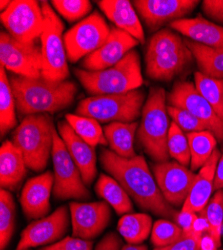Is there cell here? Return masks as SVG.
Masks as SVG:
<instances>
[{
    "instance_id": "cell-1",
    "label": "cell",
    "mask_w": 223,
    "mask_h": 250,
    "mask_svg": "<svg viewBox=\"0 0 223 250\" xmlns=\"http://www.w3.org/2000/svg\"><path fill=\"white\" fill-rule=\"evenodd\" d=\"M99 159L103 169L119 182L141 209L156 216L175 219L178 212L162 195L142 155L123 158L112 150L103 148Z\"/></svg>"
},
{
    "instance_id": "cell-2",
    "label": "cell",
    "mask_w": 223,
    "mask_h": 250,
    "mask_svg": "<svg viewBox=\"0 0 223 250\" xmlns=\"http://www.w3.org/2000/svg\"><path fill=\"white\" fill-rule=\"evenodd\" d=\"M11 87L16 109L21 116L54 113L67 108L74 101L77 86L73 81H52L44 77L27 78L12 75Z\"/></svg>"
},
{
    "instance_id": "cell-3",
    "label": "cell",
    "mask_w": 223,
    "mask_h": 250,
    "mask_svg": "<svg viewBox=\"0 0 223 250\" xmlns=\"http://www.w3.org/2000/svg\"><path fill=\"white\" fill-rule=\"evenodd\" d=\"M192 59L184 39L171 29H161L150 38L146 47V75L158 81H171L184 71Z\"/></svg>"
},
{
    "instance_id": "cell-4",
    "label": "cell",
    "mask_w": 223,
    "mask_h": 250,
    "mask_svg": "<svg viewBox=\"0 0 223 250\" xmlns=\"http://www.w3.org/2000/svg\"><path fill=\"white\" fill-rule=\"evenodd\" d=\"M74 73L81 85L92 96L123 94L139 89L143 84L140 57L134 49L107 69L88 71L79 68Z\"/></svg>"
},
{
    "instance_id": "cell-5",
    "label": "cell",
    "mask_w": 223,
    "mask_h": 250,
    "mask_svg": "<svg viewBox=\"0 0 223 250\" xmlns=\"http://www.w3.org/2000/svg\"><path fill=\"white\" fill-rule=\"evenodd\" d=\"M166 106V92L162 87H152L141 112L137 136L141 146L156 163L170 157L167 139L170 128Z\"/></svg>"
},
{
    "instance_id": "cell-6",
    "label": "cell",
    "mask_w": 223,
    "mask_h": 250,
    "mask_svg": "<svg viewBox=\"0 0 223 250\" xmlns=\"http://www.w3.org/2000/svg\"><path fill=\"white\" fill-rule=\"evenodd\" d=\"M54 123L47 113L23 117L12 133V142L22 153L27 167L35 172L44 171L52 153Z\"/></svg>"
},
{
    "instance_id": "cell-7",
    "label": "cell",
    "mask_w": 223,
    "mask_h": 250,
    "mask_svg": "<svg viewBox=\"0 0 223 250\" xmlns=\"http://www.w3.org/2000/svg\"><path fill=\"white\" fill-rule=\"evenodd\" d=\"M145 92L135 89L123 94L94 95L81 100L75 114L98 122H134L142 112Z\"/></svg>"
},
{
    "instance_id": "cell-8",
    "label": "cell",
    "mask_w": 223,
    "mask_h": 250,
    "mask_svg": "<svg viewBox=\"0 0 223 250\" xmlns=\"http://www.w3.org/2000/svg\"><path fill=\"white\" fill-rule=\"evenodd\" d=\"M41 6L44 14V28L40 37L43 57L42 77L52 81H63L69 76L62 37L64 25L48 2L42 1Z\"/></svg>"
},
{
    "instance_id": "cell-9",
    "label": "cell",
    "mask_w": 223,
    "mask_h": 250,
    "mask_svg": "<svg viewBox=\"0 0 223 250\" xmlns=\"http://www.w3.org/2000/svg\"><path fill=\"white\" fill-rule=\"evenodd\" d=\"M51 157L54 171V197L58 200L90 198V192L81 176L80 170L72 160L58 131L54 132Z\"/></svg>"
},
{
    "instance_id": "cell-10",
    "label": "cell",
    "mask_w": 223,
    "mask_h": 250,
    "mask_svg": "<svg viewBox=\"0 0 223 250\" xmlns=\"http://www.w3.org/2000/svg\"><path fill=\"white\" fill-rule=\"evenodd\" d=\"M0 61L1 65L17 76L39 78L42 76L43 57L41 43L36 41L22 42L8 32L0 35Z\"/></svg>"
},
{
    "instance_id": "cell-11",
    "label": "cell",
    "mask_w": 223,
    "mask_h": 250,
    "mask_svg": "<svg viewBox=\"0 0 223 250\" xmlns=\"http://www.w3.org/2000/svg\"><path fill=\"white\" fill-rule=\"evenodd\" d=\"M110 28L97 11L79 21L63 36L67 59L75 63L102 46L107 40Z\"/></svg>"
},
{
    "instance_id": "cell-12",
    "label": "cell",
    "mask_w": 223,
    "mask_h": 250,
    "mask_svg": "<svg viewBox=\"0 0 223 250\" xmlns=\"http://www.w3.org/2000/svg\"><path fill=\"white\" fill-rule=\"evenodd\" d=\"M1 22L12 37L31 42L41 37L44 28V14L41 2L35 0H13L1 12Z\"/></svg>"
},
{
    "instance_id": "cell-13",
    "label": "cell",
    "mask_w": 223,
    "mask_h": 250,
    "mask_svg": "<svg viewBox=\"0 0 223 250\" xmlns=\"http://www.w3.org/2000/svg\"><path fill=\"white\" fill-rule=\"evenodd\" d=\"M171 106L183 108L203 122L208 131L223 144V121L216 114L207 100L196 89L194 83L178 81L167 97Z\"/></svg>"
},
{
    "instance_id": "cell-14",
    "label": "cell",
    "mask_w": 223,
    "mask_h": 250,
    "mask_svg": "<svg viewBox=\"0 0 223 250\" xmlns=\"http://www.w3.org/2000/svg\"><path fill=\"white\" fill-rule=\"evenodd\" d=\"M68 227V209L64 205L60 206L51 214L32 221L21 232L15 250L51 245L63 238Z\"/></svg>"
},
{
    "instance_id": "cell-15",
    "label": "cell",
    "mask_w": 223,
    "mask_h": 250,
    "mask_svg": "<svg viewBox=\"0 0 223 250\" xmlns=\"http://www.w3.org/2000/svg\"><path fill=\"white\" fill-rule=\"evenodd\" d=\"M153 175L162 195L175 207L184 204L196 176L191 169L176 161L154 164Z\"/></svg>"
},
{
    "instance_id": "cell-16",
    "label": "cell",
    "mask_w": 223,
    "mask_h": 250,
    "mask_svg": "<svg viewBox=\"0 0 223 250\" xmlns=\"http://www.w3.org/2000/svg\"><path fill=\"white\" fill-rule=\"evenodd\" d=\"M69 210L72 235L85 240H92L102 233L111 219L110 205L105 201H73Z\"/></svg>"
},
{
    "instance_id": "cell-17",
    "label": "cell",
    "mask_w": 223,
    "mask_h": 250,
    "mask_svg": "<svg viewBox=\"0 0 223 250\" xmlns=\"http://www.w3.org/2000/svg\"><path fill=\"white\" fill-rule=\"evenodd\" d=\"M138 15L149 30H157L191 13L198 5L197 0H135Z\"/></svg>"
},
{
    "instance_id": "cell-18",
    "label": "cell",
    "mask_w": 223,
    "mask_h": 250,
    "mask_svg": "<svg viewBox=\"0 0 223 250\" xmlns=\"http://www.w3.org/2000/svg\"><path fill=\"white\" fill-rule=\"evenodd\" d=\"M137 44L138 41L127 32L112 27L105 43L83 59L82 67L88 71H100L112 67Z\"/></svg>"
},
{
    "instance_id": "cell-19",
    "label": "cell",
    "mask_w": 223,
    "mask_h": 250,
    "mask_svg": "<svg viewBox=\"0 0 223 250\" xmlns=\"http://www.w3.org/2000/svg\"><path fill=\"white\" fill-rule=\"evenodd\" d=\"M53 185L54 175L51 171L32 177L24 184L20 194V204L28 219L47 216L51 209L50 196L53 192Z\"/></svg>"
},
{
    "instance_id": "cell-20",
    "label": "cell",
    "mask_w": 223,
    "mask_h": 250,
    "mask_svg": "<svg viewBox=\"0 0 223 250\" xmlns=\"http://www.w3.org/2000/svg\"><path fill=\"white\" fill-rule=\"evenodd\" d=\"M58 133L65 143L72 160L80 170L85 185L90 186L97 173L95 147L79 137L67 121H60L58 123Z\"/></svg>"
},
{
    "instance_id": "cell-21",
    "label": "cell",
    "mask_w": 223,
    "mask_h": 250,
    "mask_svg": "<svg viewBox=\"0 0 223 250\" xmlns=\"http://www.w3.org/2000/svg\"><path fill=\"white\" fill-rule=\"evenodd\" d=\"M221 152L216 148L210 159L195 176L189 195L181 209L200 214L205 209L214 190V178Z\"/></svg>"
},
{
    "instance_id": "cell-22",
    "label": "cell",
    "mask_w": 223,
    "mask_h": 250,
    "mask_svg": "<svg viewBox=\"0 0 223 250\" xmlns=\"http://www.w3.org/2000/svg\"><path fill=\"white\" fill-rule=\"evenodd\" d=\"M98 6L115 27L127 32L138 42L144 43L145 36L136 9L128 0H100Z\"/></svg>"
},
{
    "instance_id": "cell-23",
    "label": "cell",
    "mask_w": 223,
    "mask_h": 250,
    "mask_svg": "<svg viewBox=\"0 0 223 250\" xmlns=\"http://www.w3.org/2000/svg\"><path fill=\"white\" fill-rule=\"evenodd\" d=\"M172 29L190 40L208 47L223 49V26L197 16L182 18L169 24Z\"/></svg>"
},
{
    "instance_id": "cell-24",
    "label": "cell",
    "mask_w": 223,
    "mask_h": 250,
    "mask_svg": "<svg viewBox=\"0 0 223 250\" xmlns=\"http://www.w3.org/2000/svg\"><path fill=\"white\" fill-rule=\"evenodd\" d=\"M22 153L11 140H5L0 148V185L1 189L16 190L27 173Z\"/></svg>"
},
{
    "instance_id": "cell-25",
    "label": "cell",
    "mask_w": 223,
    "mask_h": 250,
    "mask_svg": "<svg viewBox=\"0 0 223 250\" xmlns=\"http://www.w3.org/2000/svg\"><path fill=\"white\" fill-rule=\"evenodd\" d=\"M139 124L134 122H111L104 127V134L111 150L123 158L136 156L134 137Z\"/></svg>"
},
{
    "instance_id": "cell-26",
    "label": "cell",
    "mask_w": 223,
    "mask_h": 250,
    "mask_svg": "<svg viewBox=\"0 0 223 250\" xmlns=\"http://www.w3.org/2000/svg\"><path fill=\"white\" fill-rule=\"evenodd\" d=\"M97 195L107 202L119 215L131 213L133 205L130 196L119 182L112 176L100 174L95 184Z\"/></svg>"
},
{
    "instance_id": "cell-27",
    "label": "cell",
    "mask_w": 223,
    "mask_h": 250,
    "mask_svg": "<svg viewBox=\"0 0 223 250\" xmlns=\"http://www.w3.org/2000/svg\"><path fill=\"white\" fill-rule=\"evenodd\" d=\"M184 42L196 60L200 73L223 79V49L208 47L188 39H184Z\"/></svg>"
},
{
    "instance_id": "cell-28",
    "label": "cell",
    "mask_w": 223,
    "mask_h": 250,
    "mask_svg": "<svg viewBox=\"0 0 223 250\" xmlns=\"http://www.w3.org/2000/svg\"><path fill=\"white\" fill-rule=\"evenodd\" d=\"M152 219L146 213H127L117 224L118 233L130 244H140L152 231Z\"/></svg>"
},
{
    "instance_id": "cell-29",
    "label": "cell",
    "mask_w": 223,
    "mask_h": 250,
    "mask_svg": "<svg viewBox=\"0 0 223 250\" xmlns=\"http://www.w3.org/2000/svg\"><path fill=\"white\" fill-rule=\"evenodd\" d=\"M16 101L11 87L10 79L6 74V69L0 67V133L1 137L12 130L17 124Z\"/></svg>"
},
{
    "instance_id": "cell-30",
    "label": "cell",
    "mask_w": 223,
    "mask_h": 250,
    "mask_svg": "<svg viewBox=\"0 0 223 250\" xmlns=\"http://www.w3.org/2000/svg\"><path fill=\"white\" fill-rule=\"evenodd\" d=\"M190 149V168L199 170L210 159L216 149L217 139L208 130L186 133Z\"/></svg>"
},
{
    "instance_id": "cell-31",
    "label": "cell",
    "mask_w": 223,
    "mask_h": 250,
    "mask_svg": "<svg viewBox=\"0 0 223 250\" xmlns=\"http://www.w3.org/2000/svg\"><path fill=\"white\" fill-rule=\"evenodd\" d=\"M65 118L75 133L91 146L96 147L97 145L105 146L108 144L104 129H102L100 122L96 119L77 114H67Z\"/></svg>"
},
{
    "instance_id": "cell-32",
    "label": "cell",
    "mask_w": 223,
    "mask_h": 250,
    "mask_svg": "<svg viewBox=\"0 0 223 250\" xmlns=\"http://www.w3.org/2000/svg\"><path fill=\"white\" fill-rule=\"evenodd\" d=\"M194 85L223 121V79L208 77L197 71L194 74Z\"/></svg>"
},
{
    "instance_id": "cell-33",
    "label": "cell",
    "mask_w": 223,
    "mask_h": 250,
    "mask_svg": "<svg viewBox=\"0 0 223 250\" xmlns=\"http://www.w3.org/2000/svg\"><path fill=\"white\" fill-rule=\"evenodd\" d=\"M16 207L14 198L9 190L0 191V250L8 246L15 228Z\"/></svg>"
},
{
    "instance_id": "cell-34",
    "label": "cell",
    "mask_w": 223,
    "mask_h": 250,
    "mask_svg": "<svg viewBox=\"0 0 223 250\" xmlns=\"http://www.w3.org/2000/svg\"><path fill=\"white\" fill-rule=\"evenodd\" d=\"M200 214L204 215L208 223V234L213 238L217 247L221 246L223 227V189L217 190L210 198L205 209Z\"/></svg>"
},
{
    "instance_id": "cell-35",
    "label": "cell",
    "mask_w": 223,
    "mask_h": 250,
    "mask_svg": "<svg viewBox=\"0 0 223 250\" xmlns=\"http://www.w3.org/2000/svg\"><path fill=\"white\" fill-rule=\"evenodd\" d=\"M168 154L176 162L187 166L190 164V149L189 143L186 134L183 130H181L175 122H171L168 139H167Z\"/></svg>"
},
{
    "instance_id": "cell-36",
    "label": "cell",
    "mask_w": 223,
    "mask_h": 250,
    "mask_svg": "<svg viewBox=\"0 0 223 250\" xmlns=\"http://www.w3.org/2000/svg\"><path fill=\"white\" fill-rule=\"evenodd\" d=\"M150 235L155 247H166L178 241L183 235V230L177 223L169 219H159L153 224Z\"/></svg>"
},
{
    "instance_id": "cell-37",
    "label": "cell",
    "mask_w": 223,
    "mask_h": 250,
    "mask_svg": "<svg viewBox=\"0 0 223 250\" xmlns=\"http://www.w3.org/2000/svg\"><path fill=\"white\" fill-rule=\"evenodd\" d=\"M54 9L69 22H74L86 16L92 9L88 0H53Z\"/></svg>"
},
{
    "instance_id": "cell-38",
    "label": "cell",
    "mask_w": 223,
    "mask_h": 250,
    "mask_svg": "<svg viewBox=\"0 0 223 250\" xmlns=\"http://www.w3.org/2000/svg\"><path fill=\"white\" fill-rule=\"evenodd\" d=\"M167 112L172 118L173 122H175L178 125V127L186 133L208 130L203 122L183 108L169 105L167 106Z\"/></svg>"
},
{
    "instance_id": "cell-39",
    "label": "cell",
    "mask_w": 223,
    "mask_h": 250,
    "mask_svg": "<svg viewBox=\"0 0 223 250\" xmlns=\"http://www.w3.org/2000/svg\"><path fill=\"white\" fill-rule=\"evenodd\" d=\"M92 240H85L74 236L64 237L51 245L39 248L38 250H92Z\"/></svg>"
},
{
    "instance_id": "cell-40",
    "label": "cell",
    "mask_w": 223,
    "mask_h": 250,
    "mask_svg": "<svg viewBox=\"0 0 223 250\" xmlns=\"http://www.w3.org/2000/svg\"><path fill=\"white\" fill-rule=\"evenodd\" d=\"M203 234L194 230L183 232L182 237L175 243L166 247H155L154 250H200V242Z\"/></svg>"
},
{
    "instance_id": "cell-41",
    "label": "cell",
    "mask_w": 223,
    "mask_h": 250,
    "mask_svg": "<svg viewBox=\"0 0 223 250\" xmlns=\"http://www.w3.org/2000/svg\"><path fill=\"white\" fill-rule=\"evenodd\" d=\"M202 11L213 21L223 24V0H204Z\"/></svg>"
},
{
    "instance_id": "cell-42",
    "label": "cell",
    "mask_w": 223,
    "mask_h": 250,
    "mask_svg": "<svg viewBox=\"0 0 223 250\" xmlns=\"http://www.w3.org/2000/svg\"><path fill=\"white\" fill-rule=\"evenodd\" d=\"M122 246L120 235L115 232H109L99 241L94 250H121Z\"/></svg>"
},
{
    "instance_id": "cell-43",
    "label": "cell",
    "mask_w": 223,
    "mask_h": 250,
    "mask_svg": "<svg viewBox=\"0 0 223 250\" xmlns=\"http://www.w3.org/2000/svg\"><path fill=\"white\" fill-rule=\"evenodd\" d=\"M198 216L196 213L188 211V210H183L181 209L180 212L176 214L175 217V222L182 228L183 232H188L191 231L193 228V224Z\"/></svg>"
},
{
    "instance_id": "cell-44",
    "label": "cell",
    "mask_w": 223,
    "mask_h": 250,
    "mask_svg": "<svg viewBox=\"0 0 223 250\" xmlns=\"http://www.w3.org/2000/svg\"><path fill=\"white\" fill-rule=\"evenodd\" d=\"M220 189H223V153L218 161L214 178V190L217 191Z\"/></svg>"
},
{
    "instance_id": "cell-45",
    "label": "cell",
    "mask_w": 223,
    "mask_h": 250,
    "mask_svg": "<svg viewBox=\"0 0 223 250\" xmlns=\"http://www.w3.org/2000/svg\"><path fill=\"white\" fill-rule=\"evenodd\" d=\"M218 247L213 238L208 234L204 233L202 235L200 242V250H217Z\"/></svg>"
},
{
    "instance_id": "cell-46",
    "label": "cell",
    "mask_w": 223,
    "mask_h": 250,
    "mask_svg": "<svg viewBox=\"0 0 223 250\" xmlns=\"http://www.w3.org/2000/svg\"><path fill=\"white\" fill-rule=\"evenodd\" d=\"M121 250H148L147 246L144 244H124Z\"/></svg>"
},
{
    "instance_id": "cell-47",
    "label": "cell",
    "mask_w": 223,
    "mask_h": 250,
    "mask_svg": "<svg viewBox=\"0 0 223 250\" xmlns=\"http://www.w3.org/2000/svg\"><path fill=\"white\" fill-rule=\"evenodd\" d=\"M10 3H11V1H8V0H1V1H0V10H1V12L2 11H4L5 9H7L8 8V6L10 5Z\"/></svg>"
},
{
    "instance_id": "cell-48",
    "label": "cell",
    "mask_w": 223,
    "mask_h": 250,
    "mask_svg": "<svg viewBox=\"0 0 223 250\" xmlns=\"http://www.w3.org/2000/svg\"><path fill=\"white\" fill-rule=\"evenodd\" d=\"M222 235H223V227H222Z\"/></svg>"
},
{
    "instance_id": "cell-49",
    "label": "cell",
    "mask_w": 223,
    "mask_h": 250,
    "mask_svg": "<svg viewBox=\"0 0 223 250\" xmlns=\"http://www.w3.org/2000/svg\"><path fill=\"white\" fill-rule=\"evenodd\" d=\"M217 250H223V249H217Z\"/></svg>"
},
{
    "instance_id": "cell-50",
    "label": "cell",
    "mask_w": 223,
    "mask_h": 250,
    "mask_svg": "<svg viewBox=\"0 0 223 250\" xmlns=\"http://www.w3.org/2000/svg\"><path fill=\"white\" fill-rule=\"evenodd\" d=\"M27 250H30V249H27Z\"/></svg>"
}]
</instances>
